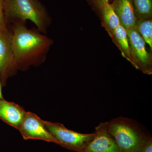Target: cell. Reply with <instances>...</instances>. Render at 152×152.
Returning <instances> with one entry per match:
<instances>
[{
    "instance_id": "obj_16",
    "label": "cell",
    "mask_w": 152,
    "mask_h": 152,
    "mask_svg": "<svg viewBox=\"0 0 152 152\" xmlns=\"http://www.w3.org/2000/svg\"><path fill=\"white\" fill-rule=\"evenodd\" d=\"M140 152H152V139L148 141L142 148Z\"/></svg>"
},
{
    "instance_id": "obj_14",
    "label": "cell",
    "mask_w": 152,
    "mask_h": 152,
    "mask_svg": "<svg viewBox=\"0 0 152 152\" xmlns=\"http://www.w3.org/2000/svg\"><path fill=\"white\" fill-rule=\"evenodd\" d=\"M146 43L151 48H152V21L151 18L143 19L137 20L135 27Z\"/></svg>"
},
{
    "instance_id": "obj_18",
    "label": "cell",
    "mask_w": 152,
    "mask_h": 152,
    "mask_svg": "<svg viewBox=\"0 0 152 152\" xmlns=\"http://www.w3.org/2000/svg\"><path fill=\"white\" fill-rule=\"evenodd\" d=\"M2 85L1 82V79H0V99H3L4 98H3L2 93Z\"/></svg>"
},
{
    "instance_id": "obj_7",
    "label": "cell",
    "mask_w": 152,
    "mask_h": 152,
    "mask_svg": "<svg viewBox=\"0 0 152 152\" xmlns=\"http://www.w3.org/2000/svg\"><path fill=\"white\" fill-rule=\"evenodd\" d=\"M18 130L25 140H41L59 145L45 126L43 120L31 112H26Z\"/></svg>"
},
{
    "instance_id": "obj_1",
    "label": "cell",
    "mask_w": 152,
    "mask_h": 152,
    "mask_svg": "<svg viewBox=\"0 0 152 152\" xmlns=\"http://www.w3.org/2000/svg\"><path fill=\"white\" fill-rule=\"evenodd\" d=\"M11 33L12 47L18 70L24 71L45 60L53 40L38 31L28 28L24 23H14Z\"/></svg>"
},
{
    "instance_id": "obj_6",
    "label": "cell",
    "mask_w": 152,
    "mask_h": 152,
    "mask_svg": "<svg viewBox=\"0 0 152 152\" xmlns=\"http://www.w3.org/2000/svg\"><path fill=\"white\" fill-rule=\"evenodd\" d=\"M17 70L11 33L8 29L0 30V79L3 86H5L8 79L15 75Z\"/></svg>"
},
{
    "instance_id": "obj_2",
    "label": "cell",
    "mask_w": 152,
    "mask_h": 152,
    "mask_svg": "<svg viewBox=\"0 0 152 152\" xmlns=\"http://www.w3.org/2000/svg\"><path fill=\"white\" fill-rule=\"evenodd\" d=\"M107 129L116 142L120 152H140L152 138L138 123L124 117L107 122Z\"/></svg>"
},
{
    "instance_id": "obj_8",
    "label": "cell",
    "mask_w": 152,
    "mask_h": 152,
    "mask_svg": "<svg viewBox=\"0 0 152 152\" xmlns=\"http://www.w3.org/2000/svg\"><path fill=\"white\" fill-rule=\"evenodd\" d=\"M94 139L83 152H120L116 142L107 129V122L101 123L96 128Z\"/></svg>"
},
{
    "instance_id": "obj_3",
    "label": "cell",
    "mask_w": 152,
    "mask_h": 152,
    "mask_svg": "<svg viewBox=\"0 0 152 152\" xmlns=\"http://www.w3.org/2000/svg\"><path fill=\"white\" fill-rule=\"evenodd\" d=\"M3 5L7 23L9 21L24 23L28 20L41 32H46L50 20L39 0H3Z\"/></svg>"
},
{
    "instance_id": "obj_12",
    "label": "cell",
    "mask_w": 152,
    "mask_h": 152,
    "mask_svg": "<svg viewBox=\"0 0 152 152\" xmlns=\"http://www.w3.org/2000/svg\"><path fill=\"white\" fill-rule=\"evenodd\" d=\"M113 37L114 39L120 47L124 56L133 64L126 30L120 24L115 30Z\"/></svg>"
},
{
    "instance_id": "obj_11",
    "label": "cell",
    "mask_w": 152,
    "mask_h": 152,
    "mask_svg": "<svg viewBox=\"0 0 152 152\" xmlns=\"http://www.w3.org/2000/svg\"><path fill=\"white\" fill-rule=\"evenodd\" d=\"M104 25L110 35L113 37L115 30L120 24L119 20L112 5L105 2L99 6Z\"/></svg>"
},
{
    "instance_id": "obj_4",
    "label": "cell",
    "mask_w": 152,
    "mask_h": 152,
    "mask_svg": "<svg viewBox=\"0 0 152 152\" xmlns=\"http://www.w3.org/2000/svg\"><path fill=\"white\" fill-rule=\"evenodd\" d=\"M49 132L58 141L59 145L67 149L77 152H83L94 138L96 133L82 134L71 130L60 123L44 121Z\"/></svg>"
},
{
    "instance_id": "obj_19",
    "label": "cell",
    "mask_w": 152,
    "mask_h": 152,
    "mask_svg": "<svg viewBox=\"0 0 152 152\" xmlns=\"http://www.w3.org/2000/svg\"><path fill=\"white\" fill-rule=\"evenodd\" d=\"M1 99H0V101H1Z\"/></svg>"
},
{
    "instance_id": "obj_15",
    "label": "cell",
    "mask_w": 152,
    "mask_h": 152,
    "mask_svg": "<svg viewBox=\"0 0 152 152\" xmlns=\"http://www.w3.org/2000/svg\"><path fill=\"white\" fill-rule=\"evenodd\" d=\"M3 1L0 0V30L7 29V22L4 12Z\"/></svg>"
},
{
    "instance_id": "obj_5",
    "label": "cell",
    "mask_w": 152,
    "mask_h": 152,
    "mask_svg": "<svg viewBox=\"0 0 152 152\" xmlns=\"http://www.w3.org/2000/svg\"><path fill=\"white\" fill-rule=\"evenodd\" d=\"M126 31L133 65L144 73L151 75V59L146 49L145 42L135 28Z\"/></svg>"
},
{
    "instance_id": "obj_20",
    "label": "cell",
    "mask_w": 152,
    "mask_h": 152,
    "mask_svg": "<svg viewBox=\"0 0 152 152\" xmlns=\"http://www.w3.org/2000/svg\"><path fill=\"white\" fill-rule=\"evenodd\" d=\"M1 1H3V0H1Z\"/></svg>"
},
{
    "instance_id": "obj_13",
    "label": "cell",
    "mask_w": 152,
    "mask_h": 152,
    "mask_svg": "<svg viewBox=\"0 0 152 152\" xmlns=\"http://www.w3.org/2000/svg\"><path fill=\"white\" fill-rule=\"evenodd\" d=\"M137 20L151 18L152 0H132Z\"/></svg>"
},
{
    "instance_id": "obj_17",
    "label": "cell",
    "mask_w": 152,
    "mask_h": 152,
    "mask_svg": "<svg viewBox=\"0 0 152 152\" xmlns=\"http://www.w3.org/2000/svg\"><path fill=\"white\" fill-rule=\"evenodd\" d=\"M99 6H100L102 4L105 2H108L109 0H96Z\"/></svg>"
},
{
    "instance_id": "obj_9",
    "label": "cell",
    "mask_w": 152,
    "mask_h": 152,
    "mask_svg": "<svg viewBox=\"0 0 152 152\" xmlns=\"http://www.w3.org/2000/svg\"><path fill=\"white\" fill-rule=\"evenodd\" d=\"M27 112L19 105L4 99L0 101V120L18 129Z\"/></svg>"
},
{
    "instance_id": "obj_10",
    "label": "cell",
    "mask_w": 152,
    "mask_h": 152,
    "mask_svg": "<svg viewBox=\"0 0 152 152\" xmlns=\"http://www.w3.org/2000/svg\"><path fill=\"white\" fill-rule=\"evenodd\" d=\"M112 6L121 26L126 30L135 28L137 20L132 0H115Z\"/></svg>"
}]
</instances>
